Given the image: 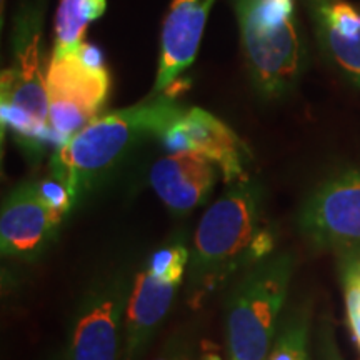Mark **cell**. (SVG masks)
Here are the masks:
<instances>
[{"mask_svg": "<svg viewBox=\"0 0 360 360\" xmlns=\"http://www.w3.org/2000/svg\"><path fill=\"white\" fill-rule=\"evenodd\" d=\"M274 249L276 236L265 222L260 184L250 179L231 184L202 215L193 236L192 304L240 277Z\"/></svg>", "mask_w": 360, "mask_h": 360, "instance_id": "cell-1", "label": "cell"}, {"mask_svg": "<svg viewBox=\"0 0 360 360\" xmlns=\"http://www.w3.org/2000/svg\"><path fill=\"white\" fill-rule=\"evenodd\" d=\"M169 94H159L129 109L97 117L58 146L51 174L77 199L147 137H162L184 114Z\"/></svg>", "mask_w": 360, "mask_h": 360, "instance_id": "cell-2", "label": "cell"}, {"mask_svg": "<svg viewBox=\"0 0 360 360\" xmlns=\"http://www.w3.org/2000/svg\"><path fill=\"white\" fill-rule=\"evenodd\" d=\"M294 257L272 254L236 278L227 299V347L231 360H267L285 304Z\"/></svg>", "mask_w": 360, "mask_h": 360, "instance_id": "cell-3", "label": "cell"}, {"mask_svg": "<svg viewBox=\"0 0 360 360\" xmlns=\"http://www.w3.org/2000/svg\"><path fill=\"white\" fill-rule=\"evenodd\" d=\"M249 70L260 94L287 92L300 70L299 35L292 0H236Z\"/></svg>", "mask_w": 360, "mask_h": 360, "instance_id": "cell-4", "label": "cell"}, {"mask_svg": "<svg viewBox=\"0 0 360 360\" xmlns=\"http://www.w3.org/2000/svg\"><path fill=\"white\" fill-rule=\"evenodd\" d=\"M110 89L102 52L82 44L64 56H52L47 69L49 127L60 146L97 119Z\"/></svg>", "mask_w": 360, "mask_h": 360, "instance_id": "cell-5", "label": "cell"}, {"mask_svg": "<svg viewBox=\"0 0 360 360\" xmlns=\"http://www.w3.org/2000/svg\"><path fill=\"white\" fill-rule=\"evenodd\" d=\"M300 232L310 244L360 259V170L326 180L305 200Z\"/></svg>", "mask_w": 360, "mask_h": 360, "instance_id": "cell-6", "label": "cell"}, {"mask_svg": "<svg viewBox=\"0 0 360 360\" xmlns=\"http://www.w3.org/2000/svg\"><path fill=\"white\" fill-rule=\"evenodd\" d=\"M132 282L119 272L94 283L75 310L65 360H119Z\"/></svg>", "mask_w": 360, "mask_h": 360, "instance_id": "cell-7", "label": "cell"}, {"mask_svg": "<svg viewBox=\"0 0 360 360\" xmlns=\"http://www.w3.org/2000/svg\"><path fill=\"white\" fill-rule=\"evenodd\" d=\"M2 105L24 112L39 127L51 130L47 72L40 49V22L35 15H27L17 25L15 58L2 74Z\"/></svg>", "mask_w": 360, "mask_h": 360, "instance_id": "cell-8", "label": "cell"}, {"mask_svg": "<svg viewBox=\"0 0 360 360\" xmlns=\"http://www.w3.org/2000/svg\"><path fill=\"white\" fill-rule=\"evenodd\" d=\"M160 139L172 154L193 150L205 155L217 165L225 184L247 179L244 146L233 130L207 110L199 107L186 110Z\"/></svg>", "mask_w": 360, "mask_h": 360, "instance_id": "cell-9", "label": "cell"}, {"mask_svg": "<svg viewBox=\"0 0 360 360\" xmlns=\"http://www.w3.org/2000/svg\"><path fill=\"white\" fill-rule=\"evenodd\" d=\"M62 217L40 195L37 182L15 187L4 200L0 214V249L8 257L32 259L45 244Z\"/></svg>", "mask_w": 360, "mask_h": 360, "instance_id": "cell-10", "label": "cell"}, {"mask_svg": "<svg viewBox=\"0 0 360 360\" xmlns=\"http://www.w3.org/2000/svg\"><path fill=\"white\" fill-rule=\"evenodd\" d=\"M219 167L199 152H174L150 169V186L175 215H184L204 204L214 191Z\"/></svg>", "mask_w": 360, "mask_h": 360, "instance_id": "cell-11", "label": "cell"}, {"mask_svg": "<svg viewBox=\"0 0 360 360\" xmlns=\"http://www.w3.org/2000/svg\"><path fill=\"white\" fill-rule=\"evenodd\" d=\"M214 0H174L162 32L154 94L169 92L179 75L195 60Z\"/></svg>", "mask_w": 360, "mask_h": 360, "instance_id": "cell-12", "label": "cell"}, {"mask_svg": "<svg viewBox=\"0 0 360 360\" xmlns=\"http://www.w3.org/2000/svg\"><path fill=\"white\" fill-rule=\"evenodd\" d=\"M179 285L162 282L148 270L135 274L124 322V360H139L172 305Z\"/></svg>", "mask_w": 360, "mask_h": 360, "instance_id": "cell-13", "label": "cell"}, {"mask_svg": "<svg viewBox=\"0 0 360 360\" xmlns=\"http://www.w3.org/2000/svg\"><path fill=\"white\" fill-rule=\"evenodd\" d=\"M317 12L328 53L360 87V13L342 0H322Z\"/></svg>", "mask_w": 360, "mask_h": 360, "instance_id": "cell-14", "label": "cell"}, {"mask_svg": "<svg viewBox=\"0 0 360 360\" xmlns=\"http://www.w3.org/2000/svg\"><path fill=\"white\" fill-rule=\"evenodd\" d=\"M107 0H60L56 19V45L52 56H64L84 44L85 27L98 19Z\"/></svg>", "mask_w": 360, "mask_h": 360, "instance_id": "cell-15", "label": "cell"}, {"mask_svg": "<svg viewBox=\"0 0 360 360\" xmlns=\"http://www.w3.org/2000/svg\"><path fill=\"white\" fill-rule=\"evenodd\" d=\"M309 323L302 312H294L278 323L267 360H309Z\"/></svg>", "mask_w": 360, "mask_h": 360, "instance_id": "cell-16", "label": "cell"}, {"mask_svg": "<svg viewBox=\"0 0 360 360\" xmlns=\"http://www.w3.org/2000/svg\"><path fill=\"white\" fill-rule=\"evenodd\" d=\"M188 262H191V255H188L187 247L182 242H172L152 254L147 270L162 282L180 285Z\"/></svg>", "mask_w": 360, "mask_h": 360, "instance_id": "cell-17", "label": "cell"}, {"mask_svg": "<svg viewBox=\"0 0 360 360\" xmlns=\"http://www.w3.org/2000/svg\"><path fill=\"white\" fill-rule=\"evenodd\" d=\"M37 188L40 195H42L45 202L52 207V210L58 215V217H64V215L70 210V207L74 205L75 199L72 197L69 188H67V186L62 180L53 177L52 174L51 177L37 182Z\"/></svg>", "mask_w": 360, "mask_h": 360, "instance_id": "cell-18", "label": "cell"}, {"mask_svg": "<svg viewBox=\"0 0 360 360\" xmlns=\"http://www.w3.org/2000/svg\"><path fill=\"white\" fill-rule=\"evenodd\" d=\"M349 322H350V328H352L354 332L355 340H357L360 347V315H357V317H349Z\"/></svg>", "mask_w": 360, "mask_h": 360, "instance_id": "cell-19", "label": "cell"}, {"mask_svg": "<svg viewBox=\"0 0 360 360\" xmlns=\"http://www.w3.org/2000/svg\"><path fill=\"white\" fill-rule=\"evenodd\" d=\"M200 360H222V359H220L219 355H215V354H205Z\"/></svg>", "mask_w": 360, "mask_h": 360, "instance_id": "cell-20", "label": "cell"}, {"mask_svg": "<svg viewBox=\"0 0 360 360\" xmlns=\"http://www.w3.org/2000/svg\"><path fill=\"white\" fill-rule=\"evenodd\" d=\"M349 260H352V262L355 264V267H357V270L360 272V259H349Z\"/></svg>", "mask_w": 360, "mask_h": 360, "instance_id": "cell-21", "label": "cell"}]
</instances>
